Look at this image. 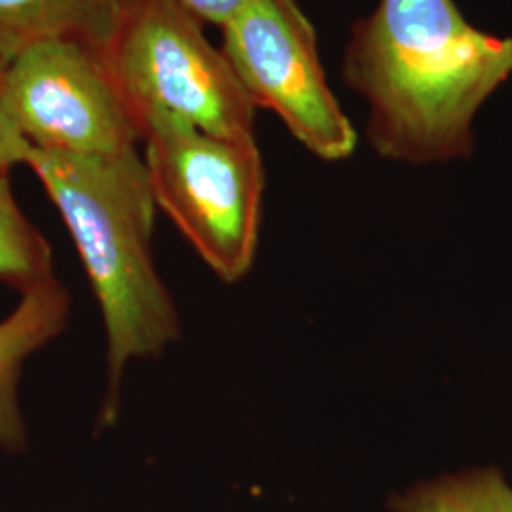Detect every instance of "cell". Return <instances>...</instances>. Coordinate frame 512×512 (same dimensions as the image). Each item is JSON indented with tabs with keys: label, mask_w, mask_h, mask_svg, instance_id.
Here are the masks:
<instances>
[{
	"label": "cell",
	"mask_w": 512,
	"mask_h": 512,
	"mask_svg": "<svg viewBox=\"0 0 512 512\" xmlns=\"http://www.w3.org/2000/svg\"><path fill=\"white\" fill-rule=\"evenodd\" d=\"M220 33V48L256 109L272 110L321 160L355 152L357 131L330 90L315 27L296 0H253Z\"/></svg>",
	"instance_id": "5"
},
{
	"label": "cell",
	"mask_w": 512,
	"mask_h": 512,
	"mask_svg": "<svg viewBox=\"0 0 512 512\" xmlns=\"http://www.w3.org/2000/svg\"><path fill=\"white\" fill-rule=\"evenodd\" d=\"M25 165L65 222L103 311L109 366L103 421H110L129 361L162 353L181 332L152 256L158 205L145 160L137 148L80 156L33 147Z\"/></svg>",
	"instance_id": "2"
},
{
	"label": "cell",
	"mask_w": 512,
	"mask_h": 512,
	"mask_svg": "<svg viewBox=\"0 0 512 512\" xmlns=\"http://www.w3.org/2000/svg\"><path fill=\"white\" fill-rule=\"evenodd\" d=\"M52 279V249L19 207L10 173H0V281L25 293Z\"/></svg>",
	"instance_id": "9"
},
{
	"label": "cell",
	"mask_w": 512,
	"mask_h": 512,
	"mask_svg": "<svg viewBox=\"0 0 512 512\" xmlns=\"http://www.w3.org/2000/svg\"><path fill=\"white\" fill-rule=\"evenodd\" d=\"M69 317V294L57 279L21 293L18 308L0 321V448L25 444L18 403L23 363L61 334Z\"/></svg>",
	"instance_id": "7"
},
{
	"label": "cell",
	"mask_w": 512,
	"mask_h": 512,
	"mask_svg": "<svg viewBox=\"0 0 512 512\" xmlns=\"http://www.w3.org/2000/svg\"><path fill=\"white\" fill-rule=\"evenodd\" d=\"M395 512H512V486L497 469L440 476L391 503Z\"/></svg>",
	"instance_id": "10"
},
{
	"label": "cell",
	"mask_w": 512,
	"mask_h": 512,
	"mask_svg": "<svg viewBox=\"0 0 512 512\" xmlns=\"http://www.w3.org/2000/svg\"><path fill=\"white\" fill-rule=\"evenodd\" d=\"M124 0H0V59L48 40H82L105 50Z\"/></svg>",
	"instance_id": "8"
},
{
	"label": "cell",
	"mask_w": 512,
	"mask_h": 512,
	"mask_svg": "<svg viewBox=\"0 0 512 512\" xmlns=\"http://www.w3.org/2000/svg\"><path fill=\"white\" fill-rule=\"evenodd\" d=\"M511 74L512 38L476 29L454 0H378L344 54V80L368 105L370 145L404 164L471 154L476 114Z\"/></svg>",
	"instance_id": "1"
},
{
	"label": "cell",
	"mask_w": 512,
	"mask_h": 512,
	"mask_svg": "<svg viewBox=\"0 0 512 512\" xmlns=\"http://www.w3.org/2000/svg\"><path fill=\"white\" fill-rule=\"evenodd\" d=\"M186 12L203 21L205 25H217L222 29L226 23L241 14L253 0H171Z\"/></svg>",
	"instance_id": "12"
},
{
	"label": "cell",
	"mask_w": 512,
	"mask_h": 512,
	"mask_svg": "<svg viewBox=\"0 0 512 512\" xmlns=\"http://www.w3.org/2000/svg\"><path fill=\"white\" fill-rule=\"evenodd\" d=\"M6 90L35 148L110 156L143 143L103 50L88 42L48 40L23 50L8 61Z\"/></svg>",
	"instance_id": "6"
},
{
	"label": "cell",
	"mask_w": 512,
	"mask_h": 512,
	"mask_svg": "<svg viewBox=\"0 0 512 512\" xmlns=\"http://www.w3.org/2000/svg\"><path fill=\"white\" fill-rule=\"evenodd\" d=\"M203 25L171 0H124L103 54L143 141L158 120L255 137L256 107Z\"/></svg>",
	"instance_id": "3"
},
{
	"label": "cell",
	"mask_w": 512,
	"mask_h": 512,
	"mask_svg": "<svg viewBox=\"0 0 512 512\" xmlns=\"http://www.w3.org/2000/svg\"><path fill=\"white\" fill-rule=\"evenodd\" d=\"M143 143L158 209L220 279H241L253 266L262 219L264 164L255 137L158 120Z\"/></svg>",
	"instance_id": "4"
},
{
	"label": "cell",
	"mask_w": 512,
	"mask_h": 512,
	"mask_svg": "<svg viewBox=\"0 0 512 512\" xmlns=\"http://www.w3.org/2000/svg\"><path fill=\"white\" fill-rule=\"evenodd\" d=\"M6 67L8 61L0 59V173H10L12 167L27 164L33 150L12 112L6 90Z\"/></svg>",
	"instance_id": "11"
}]
</instances>
